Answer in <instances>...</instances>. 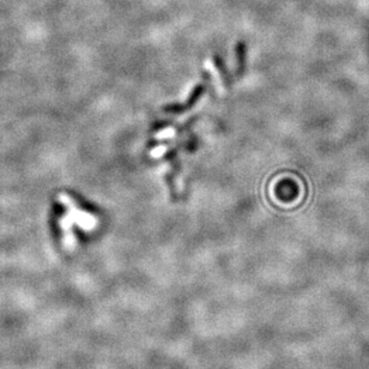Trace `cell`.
Masks as SVG:
<instances>
[]
</instances>
